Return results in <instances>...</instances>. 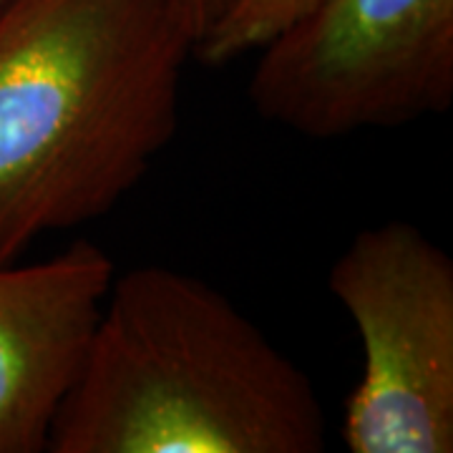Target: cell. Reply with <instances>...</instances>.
Masks as SVG:
<instances>
[{
	"label": "cell",
	"instance_id": "6",
	"mask_svg": "<svg viewBox=\"0 0 453 453\" xmlns=\"http://www.w3.org/2000/svg\"><path fill=\"white\" fill-rule=\"evenodd\" d=\"M320 0H226L222 13L195 46V58L225 65L262 49Z\"/></svg>",
	"mask_w": 453,
	"mask_h": 453
},
{
	"label": "cell",
	"instance_id": "1",
	"mask_svg": "<svg viewBox=\"0 0 453 453\" xmlns=\"http://www.w3.org/2000/svg\"><path fill=\"white\" fill-rule=\"evenodd\" d=\"M189 56L179 0H0V265L142 184Z\"/></svg>",
	"mask_w": 453,
	"mask_h": 453
},
{
	"label": "cell",
	"instance_id": "2",
	"mask_svg": "<svg viewBox=\"0 0 453 453\" xmlns=\"http://www.w3.org/2000/svg\"><path fill=\"white\" fill-rule=\"evenodd\" d=\"M310 375L225 292L166 265L116 275L49 453H320Z\"/></svg>",
	"mask_w": 453,
	"mask_h": 453
},
{
	"label": "cell",
	"instance_id": "3",
	"mask_svg": "<svg viewBox=\"0 0 453 453\" xmlns=\"http://www.w3.org/2000/svg\"><path fill=\"white\" fill-rule=\"evenodd\" d=\"M257 50L250 104L308 139L395 129L453 101V0H320Z\"/></svg>",
	"mask_w": 453,
	"mask_h": 453
},
{
	"label": "cell",
	"instance_id": "7",
	"mask_svg": "<svg viewBox=\"0 0 453 453\" xmlns=\"http://www.w3.org/2000/svg\"><path fill=\"white\" fill-rule=\"evenodd\" d=\"M225 3L226 0H179V8H181L189 33L195 38V46L211 23L217 20V16L222 13Z\"/></svg>",
	"mask_w": 453,
	"mask_h": 453
},
{
	"label": "cell",
	"instance_id": "5",
	"mask_svg": "<svg viewBox=\"0 0 453 453\" xmlns=\"http://www.w3.org/2000/svg\"><path fill=\"white\" fill-rule=\"evenodd\" d=\"M116 265L79 240L46 262L0 265V453L49 451Z\"/></svg>",
	"mask_w": 453,
	"mask_h": 453
},
{
	"label": "cell",
	"instance_id": "4",
	"mask_svg": "<svg viewBox=\"0 0 453 453\" xmlns=\"http://www.w3.org/2000/svg\"><path fill=\"white\" fill-rule=\"evenodd\" d=\"M327 288L363 345L345 403L350 453L453 451V259L416 225L357 232Z\"/></svg>",
	"mask_w": 453,
	"mask_h": 453
}]
</instances>
